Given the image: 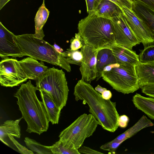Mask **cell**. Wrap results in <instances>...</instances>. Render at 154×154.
<instances>
[{"mask_svg":"<svg viewBox=\"0 0 154 154\" xmlns=\"http://www.w3.org/2000/svg\"><path fill=\"white\" fill-rule=\"evenodd\" d=\"M117 63L116 57L110 48L100 49L97 56V80L102 77L103 68L107 65Z\"/></svg>","mask_w":154,"mask_h":154,"instance_id":"d6986e66","label":"cell"},{"mask_svg":"<svg viewBox=\"0 0 154 154\" xmlns=\"http://www.w3.org/2000/svg\"><path fill=\"white\" fill-rule=\"evenodd\" d=\"M80 154H103V153L99 152L91 148L85 146H82L78 149Z\"/></svg>","mask_w":154,"mask_h":154,"instance_id":"836d02e7","label":"cell"},{"mask_svg":"<svg viewBox=\"0 0 154 154\" xmlns=\"http://www.w3.org/2000/svg\"><path fill=\"white\" fill-rule=\"evenodd\" d=\"M28 79L36 81L48 68L43 61L28 57L19 61Z\"/></svg>","mask_w":154,"mask_h":154,"instance_id":"4fadbf2b","label":"cell"},{"mask_svg":"<svg viewBox=\"0 0 154 154\" xmlns=\"http://www.w3.org/2000/svg\"><path fill=\"white\" fill-rule=\"evenodd\" d=\"M111 49L119 64L136 66L140 62L139 55L131 49L117 44Z\"/></svg>","mask_w":154,"mask_h":154,"instance_id":"9a60e30c","label":"cell"},{"mask_svg":"<svg viewBox=\"0 0 154 154\" xmlns=\"http://www.w3.org/2000/svg\"><path fill=\"white\" fill-rule=\"evenodd\" d=\"M81 49L83 55L79 69L81 79L90 82L97 78V56L99 50L85 44Z\"/></svg>","mask_w":154,"mask_h":154,"instance_id":"8fae6325","label":"cell"},{"mask_svg":"<svg viewBox=\"0 0 154 154\" xmlns=\"http://www.w3.org/2000/svg\"><path fill=\"white\" fill-rule=\"evenodd\" d=\"M140 88L142 93L149 96L154 98V84L145 85Z\"/></svg>","mask_w":154,"mask_h":154,"instance_id":"d6a6232c","label":"cell"},{"mask_svg":"<svg viewBox=\"0 0 154 154\" xmlns=\"http://www.w3.org/2000/svg\"><path fill=\"white\" fill-rule=\"evenodd\" d=\"M121 144L114 140L101 146L100 148L103 150L107 151L112 153H115L116 150Z\"/></svg>","mask_w":154,"mask_h":154,"instance_id":"f1b7e54d","label":"cell"},{"mask_svg":"<svg viewBox=\"0 0 154 154\" xmlns=\"http://www.w3.org/2000/svg\"><path fill=\"white\" fill-rule=\"evenodd\" d=\"M102 0H85L88 14L94 13Z\"/></svg>","mask_w":154,"mask_h":154,"instance_id":"4dcf8cb0","label":"cell"},{"mask_svg":"<svg viewBox=\"0 0 154 154\" xmlns=\"http://www.w3.org/2000/svg\"><path fill=\"white\" fill-rule=\"evenodd\" d=\"M120 10L115 3L109 0H102L94 13L98 16L110 19Z\"/></svg>","mask_w":154,"mask_h":154,"instance_id":"603a6c76","label":"cell"},{"mask_svg":"<svg viewBox=\"0 0 154 154\" xmlns=\"http://www.w3.org/2000/svg\"><path fill=\"white\" fill-rule=\"evenodd\" d=\"M132 101L137 109L154 120V98L145 97L136 93L133 96Z\"/></svg>","mask_w":154,"mask_h":154,"instance_id":"ffe728a7","label":"cell"},{"mask_svg":"<svg viewBox=\"0 0 154 154\" xmlns=\"http://www.w3.org/2000/svg\"><path fill=\"white\" fill-rule=\"evenodd\" d=\"M143 2L154 10V0H135Z\"/></svg>","mask_w":154,"mask_h":154,"instance_id":"d590c367","label":"cell"},{"mask_svg":"<svg viewBox=\"0 0 154 154\" xmlns=\"http://www.w3.org/2000/svg\"><path fill=\"white\" fill-rule=\"evenodd\" d=\"M116 4L118 7L125 6L132 10L133 0H109Z\"/></svg>","mask_w":154,"mask_h":154,"instance_id":"1f68e13d","label":"cell"},{"mask_svg":"<svg viewBox=\"0 0 154 154\" xmlns=\"http://www.w3.org/2000/svg\"><path fill=\"white\" fill-rule=\"evenodd\" d=\"M8 138L17 148V151L20 153L22 154H33L34 153L31 150L28 149L25 146L20 144L14 139L13 136L9 135Z\"/></svg>","mask_w":154,"mask_h":154,"instance_id":"83f0119b","label":"cell"},{"mask_svg":"<svg viewBox=\"0 0 154 154\" xmlns=\"http://www.w3.org/2000/svg\"><path fill=\"white\" fill-rule=\"evenodd\" d=\"M135 68L140 88L145 85L154 84V63L140 62Z\"/></svg>","mask_w":154,"mask_h":154,"instance_id":"ac0fdd59","label":"cell"},{"mask_svg":"<svg viewBox=\"0 0 154 154\" xmlns=\"http://www.w3.org/2000/svg\"><path fill=\"white\" fill-rule=\"evenodd\" d=\"M98 125L99 122L91 114L84 113L60 133L59 140L67 146L78 149L86 138L92 135Z\"/></svg>","mask_w":154,"mask_h":154,"instance_id":"8992f818","label":"cell"},{"mask_svg":"<svg viewBox=\"0 0 154 154\" xmlns=\"http://www.w3.org/2000/svg\"><path fill=\"white\" fill-rule=\"evenodd\" d=\"M62 54L69 64L81 65L83 59L82 54L81 51L78 50H72L69 48Z\"/></svg>","mask_w":154,"mask_h":154,"instance_id":"484cf974","label":"cell"},{"mask_svg":"<svg viewBox=\"0 0 154 154\" xmlns=\"http://www.w3.org/2000/svg\"><path fill=\"white\" fill-rule=\"evenodd\" d=\"M119 8L130 27L144 47L154 44V37L143 22L133 10L125 6Z\"/></svg>","mask_w":154,"mask_h":154,"instance_id":"30bf717a","label":"cell"},{"mask_svg":"<svg viewBox=\"0 0 154 154\" xmlns=\"http://www.w3.org/2000/svg\"><path fill=\"white\" fill-rule=\"evenodd\" d=\"M73 94L76 101L81 100L88 105L89 112L104 129L111 132L117 130L119 116L116 102L103 98L90 84L82 79L75 86Z\"/></svg>","mask_w":154,"mask_h":154,"instance_id":"6da1fadb","label":"cell"},{"mask_svg":"<svg viewBox=\"0 0 154 154\" xmlns=\"http://www.w3.org/2000/svg\"><path fill=\"white\" fill-rule=\"evenodd\" d=\"M53 46L55 49L59 53H62L64 52L63 49L57 45L55 42L54 43Z\"/></svg>","mask_w":154,"mask_h":154,"instance_id":"f35d334b","label":"cell"},{"mask_svg":"<svg viewBox=\"0 0 154 154\" xmlns=\"http://www.w3.org/2000/svg\"><path fill=\"white\" fill-rule=\"evenodd\" d=\"M153 125V123L146 116H143L134 125L113 140L122 143L142 129Z\"/></svg>","mask_w":154,"mask_h":154,"instance_id":"44dd1931","label":"cell"},{"mask_svg":"<svg viewBox=\"0 0 154 154\" xmlns=\"http://www.w3.org/2000/svg\"><path fill=\"white\" fill-rule=\"evenodd\" d=\"M22 117L15 120H8L0 126V140L6 145L10 146L6 140L9 135L20 138L21 135L19 123Z\"/></svg>","mask_w":154,"mask_h":154,"instance_id":"2e32d148","label":"cell"},{"mask_svg":"<svg viewBox=\"0 0 154 154\" xmlns=\"http://www.w3.org/2000/svg\"><path fill=\"white\" fill-rule=\"evenodd\" d=\"M114 29L116 44L132 50L140 43L129 26L121 9L110 19Z\"/></svg>","mask_w":154,"mask_h":154,"instance_id":"9c48e42d","label":"cell"},{"mask_svg":"<svg viewBox=\"0 0 154 154\" xmlns=\"http://www.w3.org/2000/svg\"><path fill=\"white\" fill-rule=\"evenodd\" d=\"M49 13V11L45 6V0H43L42 4L39 8L35 18V31L33 35L35 37L43 38L45 34L43 28L47 21Z\"/></svg>","mask_w":154,"mask_h":154,"instance_id":"7402d4cb","label":"cell"},{"mask_svg":"<svg viewBox=\"0 0 154 154\" xmlns=\"http://www.w3.org/2000/svg\"><path fill=\"white\" fill-rule=\"evenodd\" d=\"M36 83L38 90L47 93L60 109H62L66 106L69 89L65 73L62 69L54 67L48 68Z\"/></svg>","mask_w":154,"mask_h":154,"instance_id":"5b68a950","label":"cell"},{"mask_svg":"<svg viewBox=\"0 0 154 154\" xmlns=\"http://www.w3.org/2000/svg\"><path fill=\"white\" fill-rule=\"evenodd\" d=\"M103 98L106 100H110L112 96V94L110 91L106 90L101 94Z\"/></svg>","mask_w":154,"mask_h":154,"instance_id":"8d00e7d4","label":"cell"},{"mask_svg":"<svg viewBox=\"0 0 154 154\" xmlns=\"http://www.w3.org/2000/svg\"><path fill=\"white\" fill-rule=\"evenodd\" d=\"M132 10L154 37V10L142 2L133 0Z\"/></svg>","mask_w":154,"mask_h":154,"instance_id":"5bb4252c","label":"cell"},{"mask_svg":"<svg viewBox=\"0 0 154 154\" xmlns=\"http://www.w3.org/2000/svg\"><path fill=\"white\" fill-rule=\"evenodd\" d=\"M135 67L118 63L110 70L103 72L102 77L117 91L124 94L133 93L140 88Z\"/></svg>","mask_w":154,"mask_h":154,"instance_id":"52a82bcc","label":"cell"},{"mask_svg":"<svg viewBox=\"0 0 154 154\" xmlns=\"http://www.w3.org/2000/svg\"><path fill=\"white\" fill-rule=\"evenodd\" d=\"M139 56L140 63H154V44L144 47Z\"/></svg>","mask_w":154,"mask_h":154,"instance_id":"4316f807","label":"cell"},{"mask_svg":"<svg viewBox=\"0 0 154 154\" xmlns=\"http://www.w3.org/2000/svg\"><path fill=\"white\" fill-rule=\"evenodd\" d=\"M37 87L29 80L22 84L14 94L22 119L27 125L26 131L40 135L48 130L50 122L43 103L38 98Z\"/></svg>","mask_w":154,"mask_h":154,"instance_id":"7a4b0ae2","label":"cell"},{"mask_svg":"<svg viewBox=\"0 0 154 154\" xmlns=\"http://www.w3.org/2000/svg\"><path fill=\"white\" fill-rule=\"evenodd\" d=\"M94 89L97 91L101 94L104 91L107 90L106 88L102 87L99 85H97Z\"/></svg>","mask_w":154,"mask_h":154,"instance_id":"74e56055","label":"cell"},{"mask_svg":"<svg viewBox=\"0 0 154 154\" xmlns=\"http://www.w3.org/2000/svg\"><path fill=\"white\" fill-rule=\"evenodd\" d=\"M28 77L17 60L8 57L0 63L1 86L13 87L27 81Z\"/></svg>","mask_w":154,"mask_h":154,"instance_id":"ba28073f","label":"cell"},{"mask_svg":"<svg viewBox=\"0 0 154 154\" xmlns=\"http://www.w3.org/2000/svg\"><path fill=\"white\" fill-rule=\"evenodd\" d=\"M84 44L82 41L80 36L76 33L75 37L71 40L70 48L72 50H76L81 48Z\"/></svg>","mask_w":154,"mask_h":154,"instance_id":"f546056e","label":"cell"},{"mask_svg":"<svg viewBox=\"0 0 154 154\" xmlns=\"http://www.w3.org/2000/svg\"><path fill=\"white\" fill-rule=\"evenodd\" d=\"M39 91L50 122L52 125L58 124L61 109L57 106L47 93L42 90Z\"/></svg>","mask_w":154,"mask_h":154,"instance_id":"e0dca14e","label":"cell"},{"mask_svg":"<svg viewBox=\"0 0 154 154\" xmlns=\"http://www.w3.org/2000/svg\"><path fill=\"white\" fill-rule=\"evenodd\" d=\"M129 120V118L126 115L120 116L118 120L119 126L122 128H125L127 126Z\"/></svg>","mask_w":154,"mask_h":154,"instance_id":"e575fe53","label":"cell"},{"mask_svg":"<svg viewBox=\"0 0 154 154\" xmlns=\"http://www.w3.org/2000/svg\"><path fill=\"white\" fill-rule=\"evenodd\" d=\"M17 40L23 56H28L42 61L59 66L67 72L71 67L63 57L62 53L58 52L53 45L43 39L35 37L33 34L16 35Z\"/></svg>","mask_w":154,"mask_h":154,"instance_id":"277c9868","label":"cell"},{"mask_svg":"<svg viewBox=\"0 0 154 154\" xmlns=\"http://www.w3.org/2000/svg\"><path fill=\"white\" fill-rule=\"evenodd\" d=\"M78 29V33L84 44L99 50L111 49L116 44L110 19L95 13L89 14L79 21Z\"/></svg>","mask_w":154,"mask_h":154,"instance_id":"3957f363","label":"cell"},{"mask_svg":"<svg viewBox=\"0 0 154 154\" xmlns=\"http://www.w3.org/2000/svg\"><path fill=\"white\" fill-rule=\"evenodd\" d=\"M24 141L27 147L36 154H53L48 146L42 145L34 139L26 137Z\"/></svg>","mask_w":154,"mask_h":154,"instance_id":"cb8c5ba5","label":"cell"},{"mask_svg":"<svg viewBox=\"0 0 154 154\" xmlns=\"http://www.w3.org/2000/svg\"><path fill=\"white\" fill-rule=\"evenodd\" d=\"M48 147L53 154H81L78 149L67 146L59 140L52 146Z\"/></svg>","mask_w":154,"mask_h":154,"instance_id":"d4e9b609","label":"cell"},{"mask_svg":"<svg viewBox=\"0 0 154 154\" xmlns=\"http://www.w3.org/2000/svg\"><path fill=\"white\" fill-rule=\"evenodd\" d=\"M11 0H0V10H1L2 8Z\"/></svg>","mask_w":154,"mask_h":154,"instance_id":"ab89813d","label":"cell"},{"mask_svg":"<svg viewBox=\"0 0 154 154\" xmlns=\"http://www.w3.org/2000/svg\"><path fill=\"white\" fill-rule=\"evenodd\" d=\"M0 56L4 59L9 56L22 57L23 56L18 45L17 36L0 22Z\"/></svg>","mask_w":154,"mask_h":154,"instance_id":"7c38bea8","label":"cell"}]
</instances>
